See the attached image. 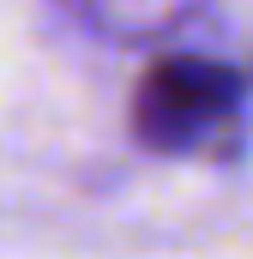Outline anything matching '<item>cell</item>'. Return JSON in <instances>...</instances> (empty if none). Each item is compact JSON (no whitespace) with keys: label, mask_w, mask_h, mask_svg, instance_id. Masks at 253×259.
I'll list each match as a JSON object with an SVG mask.
<instances>
[{"label":"cell","mask_w":253,"mask_h":259,"mask_svg":"<svg viewBox=\"0 0 253 259\" xmlns=\"http://www.w3.org/2000/svg\"><path fill=\"white\" fill-rule=\"evenodd\" d=\"M235 97H241L235 72H223L217 61L169 55L145 72L139 103H133V127L157 151H193L235 115Z\"/></svg>","instance_id":"obj_1"}]
</instances>
